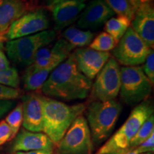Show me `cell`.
Instances as JSON below:
<instances>
[{"label": "cell", "mask_w": 154, "mask_h": 154, "mask_svg": "<svg viewBox=\"0 0 154 154\" xmlns=\"http://www.w3.org/2000/svg\"><path fill=\"white\" fill-rule=\"evenodd\" d=\"M92 83L80 72L70 55L51 72L41 90L44 96L54 99L82 100L89 95Z\"/></svg>", "instance_id": "6da1fadb"}, {"label": "cell", "mask_w": 154, "mask_h": 154, "mask_svg": "<svg viewBox=\"0 0 154 154\" xmlns=\"http://www.w3.org/2000/svg\"><path fill=\"white\" fill-rule=\"evenodd\" d=\"M43 133L57 146L77 117L85 111L86 105L80 103L68 105L42 95Z\"/></svg>", "instance_id": "7a4b0ae2"}, {"label": "cell", "mask_w": 154, "mask_h": 154, "mask_svg": "<svg viewBox=\"0 0 154 154\" xmlns=\"http://www.w3.org/2000/svg\"><path fill=\"white\" fill-rule=\"evenodd\" d=\"M153 114L152 102L146 100L131 112L123 126L98 150L96 154H124L143 123Z\"/></svg>", "instance_id": "3957f363"}, {"label": "cell", "mask_w": 154, "mask_h": 154, "mask_svg": "<svg viewBox=\"0 0 154 154\" xmlns=\"http://www.w3.org/2000/svg\"><path fill=\"white\" fill-rule=\"evenodd\" d=\"M121 111L122 106L116 100L94 101L86 107V119L93 143H101L111 136Z\"/></svg>", "instance_id": "277c9868"}, {"label": "cell", "mask_w": 154, "mask_h": 154, "mask_svg": "<svg viewBox=\"0 0 154 154\" xmlns=\"http://www.w3.org/2000/svg\"><path fill=\"white\" fill-rule=\"evenodd\" d=\"M57 36L55 30L43 31L33 35L7 41L5 49L7 56L14 63L29 66L34 63L38 51L53 42Z\"/></svg>", "instance_id": "5b68a950"}, {"label": "cell", "mask_w": 154, "mask_h": 154, "mask_svg": "<svg viewBox=\"0 0 154 154\" xmlns=\"http://www.w3.org/2000/svg\"><path fill=\"white\" fill-rule=\"evenodd\" d=\"M153 84L144 74L142 66L121 68L120 98L127 105L134 106L147 100Z\"/></svg>", "instance_id": "8992f818"}, {"label": "cell", "mask_w": 154, "mask_h": 154, "mask_svg": "<svg viewBox=\"0 0 154 154\" xmlns=\"http://www.w3.org/2000/svg\"><path fill=\"white\" fill-rule=\"evenodd\" d=\"M121 87V68L113 57L98 73L92 83L90 98L92 101H106L115 100Z\"/></svg>", "instance_id": "52a82bcc"}, {"label": "cell", "mask_w": 154, "mask_h": 154, "mask_svg": "<svg viewBox=\"0 0 154 154\" xmlns=\"http://www.w3.org/2000/svg\"><path fill=\"white\" fill-rule=\"evenodd\" d=\"M57 146L60 154L92 153L94 143L85 117L75 119Z\"/></svg>", "instance_id": "ba28073f"}, {"label": "cell", "mask_w": 154, "mask_h": 154, "mask_svg": "<svg viewBox=\"0 0 154 154\" xmlns=\"http://www.w3.org/2000/svg\"><path fill=\"white\" fill-rule=\"evenodd\" d=\"M150 48L136 33L131 26L113 49V57L124 66H137L145 61Z\"/></svg>", "instance_id": "9c48e42d"}, {"label": "cell", "mask_w": 154, "mask_h": 154, "mask_svg": "<svg viewBox=\"0 0 154 154\" xmlns=\"http://www.w3.org/2000/svg\"><path fill=\"white\" fill-rule=\"evenodd\" d=\"M49 27V20L44 9L36 8L28 11L13 22L5 34V39L9 41L33 35L48 30Z\"/></svg>", "instance_id": "30bf717a"}, {"label": "cell", "mask_w": 154, "mask_h": 154, "mask_svg": "<svg viewBox=\"0 0 154 154\" xmlns=\"http://www.w3.org/2000/svg\"><path fill=\"white\" fill-rule=\"evenodd\" d=\"M71 56L80 72L92 81L111 57V54L84 47L74 50Z\"/></svg>", "instance_id": "8fae6325"}, {"label": "cell", "mask_w": 154, "mask_h": 154, "mask_svg": "<svg viewBox=\"0 0 154 154\" xmlns=\"http://www.w3.org/2000/svg\"><path fill=\"white\" fill-rule=\"evenodd\" d=\"M74 49L64 38H59L54 45L50 44L42 48L36 54L32 64L38 68L55 69L68 59Z\"/></svg>", "instance_id": "7c38bea8"}, {"label": "cell", "mask_w": 154, "mask_h": 154, "mask_svg": "<svg viewBox=\"0 0 154 154\" xmlns=\"http://www.w3.org/2000/svg\"><path fill=\"white\" fill-rule=\"evenodd\" d=\"M42 95L30 92L22 98L23 111L22 126L32 132L43 131V103Z\"/></svg>", "instance_id": "4fadbf2b"}, {"label": "cell", "mask_w": 154, "mask_h": 154, "mask_svg": "<svg viewBox=\"0 0 154 154\" xmlns=\"http://www.w3.org/2000/svg\"><path fill=\"white\" fill-rule=\"evenodd\" d=\"M114 14L104 0H92L81 14L77 24L84 29H98Z\"/></svg>", "instance_id": "5bb4252c"}, {"label": "cell", "mask_w": 154, "mask_h": 154, "mask_svg": "<svg viewBox=\"0 0 154 154\" xmlns=\"http://www.w3.org/2000/svg\"><path fill=\"white\" fill-rule=\"evenodd\" d=\"M131 27L150 49L154 47V9L152 3L140 5L131 22Z\"/></svg>", "instance_id": "9a60e30c"}, {"label": "cell", "mask_w": 154, "mask_h": 154, "mask_svg": "<svg viewBox=\"0 0 154 154\" xmlns=\"http://www.w3.org/2000/svg\"><path fill=\"white\" fill-rule=\"evenodd\" d=\"M86 0H73L63 2L54 5L51 9L56 32L61 31L76 21L85 9Z\"/></svg>", "instance_id": "2e32d148"}, {"label": "cell", "mask_w": 154, "mask_h": 154, "mask_svg": "<svg viewBox=\"0 0 154 154\" xmlns=\"http://www.w3.org/2000/svg\"><path fill=\"white\" fill-rule=\"evenodd\" d=\"M54 144L42 132H32L22 129L16 136L12 145V151H32L53 149Z\"/></svg>", "instance_id": "e0dca14e"}, {"label": "cell", "mask_w": 154, "mask_h": 154, "mask_svg": "<svg viewBox=\"0 0 154 154\" xmlns=\"http://www.w3.org/2000/svg\"><path fill=\"white\" fill-rule=\"evenodd\" d=\"M32 11L23 0H0V40H5V34L13 22Z\"/></svg>", "instance_id": "ac0fdd59"}, {"label": "cell", "mask_w": 154, "mask_h": 154, "mask_svg": "<svg viewBox=\"0 0 154 154\" xmlns=\"http://www.w3.org/2000/svg\"><path fill=\"white\" fill-rule=\"evenodd\" d=\"M54 69V68H38L33 64L27 66L22 79L25 90L35 91L41 89Z\"/></svg>", "instance_id": "d6986e66"}, {"label": "cell", "mask_w": 154, "mask_h": 154, "mask_svg": "<svg viewBox=\"0 0 154 154\" xmlns=\"http://www.w3.org/2000/svg\"><path fill=\"white\" fill-rule=\"evenodd\" d=\"M63 38L74 48H84L93 41L94 34L89 30H81L74 26H69L63 32Z\"/></svg>", "instance_id": "ffe728a7"}, {"label": "cell", "mask_w": 154, "mask_h": 154, "mask_svg": "<svg viewBox=\"0 0 154 154\" xmlns=\"http://www.w3.org/2000/svg\"><path fill=\"white\" fill-rule=\"evenodd\" d=\"M131 21L124 17H111L106 22L104 29L117 42L122 38L131 25Z\"/></svg>", "instance_id": "44dd1931"}, {"label": "cell", "mask_w": 154, "mask_h": 154, "mask_svg": "<svg viewBox=\"0 0 154 154\" xmlns=\"http://www.w3.org/2000/svg\"><path fill=\"white\" fill-rule=\"evenodd\" d=\"M154 134V116L152 114L142 125L140 129L131 141L130 145L126 152L136 149L140 144L149 138L151 135Z\"/></svg>", "instance_id": "7402d4cb"}, {"label": "cell", "mask_w": 154, "mask_h": 154, "mask_svg": "<svg viewBox=\"0 0 154 154\" xmlns=\"http://www.w3.org/2000/svg\"><path fill=\"white\" fill-rule=\"evenodd\" d=\"M106 5L118 17H124L131 22L136 10L128 0H104Z\"/></svg>", "instance_id": "603a6c76"}, {"label": "cell", "mask_w": 154, "mask_h": 154, "mask_svg": "<svg viewBox=\"0 0 154 154\" xmlns=\"http://www.w3.org/2000/svg\"><path fill=\"white\" fill-rule=\"evenodd\" d=\"M118 42L106 32H102L89 44V48L101 52H109L114 49Z\"/></svg>", "instance_id": "cb8c5ba5"}, {"label": "cell", "mask_w": 154, "mask_h": 154, "mask_svg": "<svg viewBox=\"0 0 154 154\" xmlns=\"http://www.w3.org/2000/svg\"><path fill=\"white\" fill-rule=\"evenodd\" d=\"M5 121L10 127L12 138H14L19 133V128L23 122V111L22 103H19L12 111L6 117Z\"/></svg>", "instance_id": "d4e9b609"}, {"label": "cell", "mask_w": 154, "mask_h": 154, "mask_svg": "<svg viewBox=\"0 0 154 154\" xmlns=\"http://www.w3.org/2000/svg\"><path fill=\"white\" fill-rule=\"evenodd\" d=\"M20 83L17 69L9 67L5 70H0V84L13 88H18Z\"/></svg>", "instance_id": "484cf974"}, {"label": "cell", "mask_w": 154, "mask_h": 154, "mask_svg": "<svg viewBox=\"0 0 154 154\" xmlns=\"http://www.w3.org/2000/svg\"><path fill=\"white\" fill-rule=\"evenodd\" d=\"M143 71L151 84L154 83V51L153 49H150L143 66H142Z\"/></svg>", "instance_id": "4316f807"}, {"label": "cell", "mask_w": 154, "mask_h": 154, "mask_svg": "<svg viewBox=\"0 0 154 154\" xmlns=\"http://www.w3.org/2000/svg\"><path fill=\"white\" fill-rule=\"evenodd\" d=\"M19 88H13L0 84V100H15L20 96Z\"/></svg>", "instance_id": "83f0119b"}, {"label": "cell", "mask_w": 154, "mask_h": 154, "mask_svg": "<svg viewBox=\"0 0 154 154\" xmlns=\"http://www.w3.org/2000/svg\"><path fill=\"white\" fill-rule=\"evenodd\" d=\"M12 133L5 120L0 121V146L12 140Z\"/></svg>", "instance_id": "f1b7e54d"}, {"label": "cell", "mask_w": 154, "mask_h": 154, "mask_svg": "<svg viewBox=\"0 0 154 154\" xmlns=\"http://www.w3.org/2000/svg\"><path fill=\"white\" fill-rule=\"evenodd\" d=\"M16 105L14 100H0V119L9 112Z\"/></svg>", "instance_id": "f546056e"}, {"label": "cell", "mask_w": 154, "mask_h": 154, "mask_svg": "<svg viewBox=\"0 0 154 154\" xmlns=\"http://www.w3.org/2000/svg\"><path fill=\"white\" fill-rule=\"evenodd\" d=\"M138 149L140 151V153H151L154 151V134L151 135L146 141L141 143Z\"/></svg>", "instance_id": "4dcf8cb0"}, {"label": "cell", "mask_w": 154, "mask_h": 154, "mask_svg": "<svg viewBox=\"0 0 154 154\" xmlns=\"http://www.w3.org/2000/svg\"><path fill=\"white\" fill-rule=\"evenodd\" d=\"M10 67V63L7 56L2 49H0V70H5Z\"/></svg>", "instance_id": "1f68e13d"}, {"label": "cell", "mask_w": 154, "mask_h": 154, "mask_svg": "<svg viewBox=\"0 0 154 154\" xmlns=\"http://www.w3.org/2000/svg\"><path fill=\"white\" fill-rule=\"evenodd\" d=\"M14 154H54L53 149L38 150L32 151H17Z\"/></svg>", "instance_id": "d6a6232c"}, {"label": "cell", "mask_w": 154, "mask_h": 154, "mask_svg": "<svg viewBox=\"0 0 154 154\" xmlns=\"http://www.w3.org/2000/svg\"><path fill=\"white\" fill-rule=\"evenodd\" d=\"M153 0H134V7L136 11L140 5L147 3H152Z\"/></svg>", "instance_id": "836d02e7"}, {"label": "cell", "mask_w": 154, "mask_h": 154, "mask_svg": "<svg viewBox=\"0 0 154 154\" xmlns=\"http://www.w3.org/2000/svg\"><path fill=\"white\" fill-rule=\"evenodd\" d=\"M23 1L28 5L31 10H34L37 8V0H23Z\"/></svg>", "instance_id": "e575fe53"}, {"label": "cell", "mask_w": 154, "mask_h": 154, "mask_svg": "<svg viewBox=\"0 0 154 154\" xmlns=\"http://www.w3.org/2000/svg\"><path fill=\"white\" fill-rule=\"evenodd\" d=\"M67 1H73V0H46L48 8H51V7H53L54 5Z\"/></svg>", "instance_id": "d590c367"}, {"label": "cell", "mask_w": 154, "mask_h": 154, "mask_svg": "<svg viewBox=\"0 0 154 154\" xmlns=\"http://www.w3.org/2000/svg\"><path fill=\"white\" fill-rule=\"evenodd\" d=\"M140 151L138 150V148H136V149L131 150V151H129L128 152H126L124 154H140Z\"/></svg>", "instance_id": "8d00e7d4"}, {"label": "cell", "mask_w": 154, "mask_h": 154, "mask_svg": "<svg viewBox=\"0 0 154 154\" xmlns=\"http://www.w3.org/2000/svg\"><path fill=\"white\" fill-rule=\"evenodd\" d=\"M128 1L130 2V3L131 4V5L133 6V7H134V0H128ZM135 9V8H134ZM135 10H136V9H135Z\"/></svg>", "instance_id": "74e56055"}, {"label": "cell", "mask_w": 154, "mask_h": 154, "mask_svg": "<svg viewBox=\"0 0 154 154\" xmlns=\"http://www.w3.org/2000/svg\"><path fill=\"white\" fill-rule=\"evenodd\" d=\"M2 41L0 40V49H2Z\"/></svg>", "instance_id": "f35d334b"}, {"label": "cell", "mask_w": 154, "mask_h": 154, "mask_svg": "<svg viewBox=\"0 0 154 154\" xmlns=\"http://www.w3.org/2000/svg\"><path fill=\"white\" fill-rule=\"evenodd\" d=\"M140 154H151V153H140Z\"/></svg>", "instance_id": "ab89813d"}]
</instances>
